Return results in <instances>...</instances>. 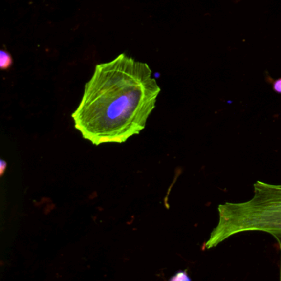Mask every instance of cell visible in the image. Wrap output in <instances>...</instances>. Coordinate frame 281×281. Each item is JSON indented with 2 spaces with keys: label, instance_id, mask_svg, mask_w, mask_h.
Segmentation results:
<instances>
[{
  "label": "cell",
  "instance_id": "cell-3",
  "mask_svg": "<svg viewBox=\"0 0 281 281\" xmlns=\"http://www.w3.org/2000/svg\"><path fill=\"white\" fill-rule=\"evenodd\" d=\"M13 60L9 52L7 50L0 51V68L2 70H7L13 65Z\"/></svg>",
  "mask_w": 281,
  "mask_h": 281
},
{
  "label": "cell",
  "instance_id": "cell-2",
  "mask_svg": "<svg viewBox=\"0 0 281 281\" xmlns=\"http://www.w3.org/2000/svg\"><path fill=\"white\" fill-rule=\"evenodd\" d=\"M245 202H226L218 206V223L203 247L210 250L231 237L261 232L273 237L281 250V185L258 181Z\"/></svg>",
  "mask_w": 281,
  "mask_h": 281
},
{
  "label": "cell",
  "instance_id": "cell-6",
  "mask_svg": "<svg viewBox=\"0 0 281 281\" xmlns=\"http://www.w3.org/2000/svg\"><path fill=\"white\" fill-rule=\"evenodd\" d=\"M7 168V163L5 161L2 160L0 161V174H1V176H3L4 172H5V168Z\"/></svg>",
  "mask_w": 281,
  "mask_h": 281
},
{
  "label": "cell",
  "instance_id": "cell-1",
  "mask_svg": "<svg viewBox=\"0 0 281 281\" xmlns=\"http://www.w3.org/2000/svg\"><path fill=\"white\" fill-rule=\"evenodd\" d=\"M160 92L148 64L121 54L95 67L72 114L74 127L92 145L125 143L145 129Z\"/></svg>",
  "mask_w": 281,
  "mask_h": 281
},
{
  "label": "cell",
  "instance_id": "cell-4",
  "mask_svg": "<svg viewBox=\"0 0 281 281\" xmlns=\"http://www.w3.org/2000/svg\"><path fill=\"white\" fill-rule=\"evenodd\" d=\"M171 281H191V278H190L188 275H187V271H179L177 273L170 279Z\"/></svg>",
  "mask_w": 281,
  "mask_h": 281
},
{
  "label": "cell",
  "instance_id": "cell-5",
  "mask_svg": "<svg viewBox=\"0 0 281 281\" xmlns=\"http://www.w3.org/2000/svg\"><path fill=\"white\" fill-rule=\"evenodd\" d=\"M273 88L275 92L281 93V79H279L276 81L274 82Z\"/></svg>",
  "mask_w": 281,
  "mask_h": 281
}]
</instances>
